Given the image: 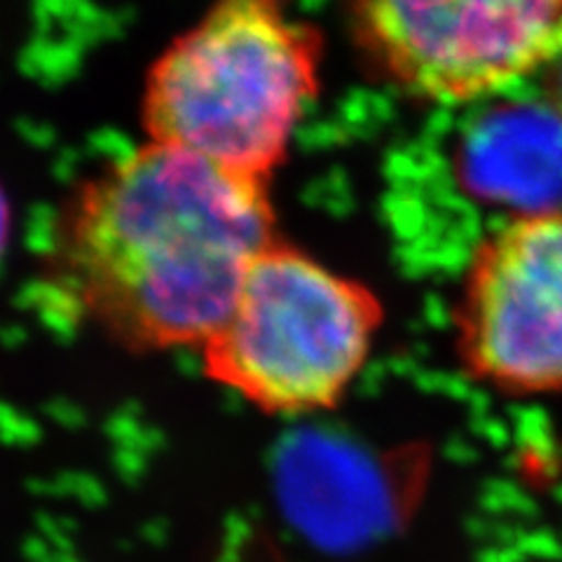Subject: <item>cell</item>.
<instances>
[{"label":"cell","instance_id":"obj_1","mask_svg":"<svg viewBox=\"0 0 562 562\" xmlns=\"http://www.w3.org/2000/svg\"><path fill=\"white\" fill-rule=\"evenodd\" d=\"M274 241L268 183L146 140L74 190L47 268L78 319L115 342L202 349Z\"/></svg>","mask_w":562,"mask_h":562},{"label":"cell","instance_id":"obj_2","mask_svg":"<svg viewBox=\"0 0 562 562\" xmlns=\"http://www.w3.org/2000/svg\"><path fill=\"white\" fill-rule=\"evenodd\" d=\"M322 31L293 0H211L150 66L148 140L268 183L319 94Z\"/></svg>","mask_w":562,"mask_h":562},{"label":"cell","instance_id":"obj_3","mask_svg":"<svg viewBox=\"0 0 562 562\" xmlns=\"http://www.w3.org/2000/svg\"><path fill=\"white\" fill-rule=\"evenodd\" d=\"M382 324L371 286L279 239L202 347L204 371L266 413L328 411L371 359Z\"/></svg>","mask_w":562,"mask_h":562},{"label":"cell","instance_id":"obj_4","mask_svg":"<svg viewBox=\"0 0 562 562\" xmlns=\"http://www.w3.org/2000/svg\"><path fill=\"white\" fill-rule=\"evenodd\" d=\"M345 16L382 82L438 105L502 94L562 55V0H345Z\"/></svg>","mask_w":562,"mask_h":562},{"label":"cell","instance_id":"obj_5","mask_svg":"<svg viewBox=\"0 0 562 562\" xmlns=\"http://www.w3.org/2000/svg\"><path fill=\"white\" fill-rule=\"evenodd\" d=\"M450 326L469 380L502 396L562 394V206L518 211L471 246Z\"/></svg>","mask_w":562,"mask_h":562},{"label":"cell","instance_id":"obj_6","mask_svg":"<svg viewBox=\"0 0 562 562\" xmlns=\"http://www.w3.org/2000/svg\"><path fill=\"white\" fill-rule=\"evenodd\" d=\"M551 74V99L558 117L562 120V55L553 61V66L547 70Z\"/></svg>","mask_w":562,"mask_h":562},{"label":"cell","instance_id":"obj_7","mask_svg":"<svg viewBox=\"0 0 562 562\" xmlns=\"http://www.w3.org/2000/svg\"><path fill=\"white\" fill-rule=\"evenodd\" d=\"M8 233H10V206L5 200V192L0 190V256H3V249L8 244Z\"/></svg>","mask_w":562,"mask_h":562}]
</instances>
